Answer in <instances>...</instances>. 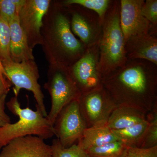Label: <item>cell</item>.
I'll return each instance as SVG.
<instances>
[{
  "instance_id": "cell-1",
  "label": "cell",
  "mask_w": 157,
  "mask_h": 157,
  "mask_svg": "<svg viewBox=\"0 0 157 157\" xmlns=\"http://www.w3.org/2000/svg\"><path fill=\"white\" fill-rule=\"evenodd\" d=\"M102 83L118 107H130L147 115L157 106V65L151 62L128 60Z\"/></svg>"
},
{
  "instance_id": "cell-2",
  "label": "cell",
  "mask_w": 157,
  "mask_h": 157,
  "mask_svg": "<svg viewBox=\"0 0 157 157\" xmlns=\"http://www.w3.org/2000/svg\"><path fill=\"white\" fill-rule=\"evenodd\" d=\"M41 34L49 64L70 67L86 48L71 30L69 10L61 2L52 1L43 18Z\"/></svg>"
},
{
  "instance_id": "cell-3",
  "label": "cell",
  "mask_w": 157,
  "mask_h": 157,
  "mask_svg": "<svg viewBox=\"0 0 157 157\" xmlns=\"http://www.w3.org/2000/svg\"><path fill=\"white\" fill-rule=\"evenodd\" d=\"M120 12V1H112L105 16L98 44V70L102 81L124 67L128 61Z\"/></svg>"
},
{
  "instance_id": "cell-4",
  "label": "cell",
  "mask_w": 157,
  "mask_h": 157,
  "mask_svg": "<svg viewBox=\"0 0 157 157\" xmlns=\"http://www.w3.org/2000/svg\"><path fill=\"white\" fill-rule=\"evenodd\" d=\"M6 105L19 119L14 123L0 127V150L11 140L19 137L35 135L45 140L54 136L53 125L36 106V111L29 107L21 108L18 97L16 96L11 98Z\"/></svg>"
},
{
  "instance_id": "cell-5",
  "label": "cell",
  "mask_w": 157,
  "mask_h": 157,
  "mask_svg": "<svg viewBox=\"0 0 157 157\" xmlns=\"http://www.w3.org/2000/svg\"><path fill=\"white\" fill-rule=\"evenodd\" d=\"M69 68L49 64L48 80L44 87L51 98V108L47 117L53 126L61 110L72 101L78 100L81 96Z\"/></svg>"
},
{
  "instance_id": "cell-6",
  "label": "cell",
  "mask_w": 157,
  "mask_h": 157,
  "mask_svg": "<svg viewBox=\"0 0 157 157\" xmlns=\"http://www.w3.org/2000/svg\"><path fill=\"white\" fill-rule=\"evenodd\" d=\"M8 81L14 85V96L18 97L21 89L28 90L33 94L39 107L45 117L48 115L45 104L44 95L38 82L40 75L38 66L34 60H28L21 63L12 61H2Z\"/></svg>"
},
{
  "instance_id": "cell-7",
  "label": "cell",
  "mask_w": 157,
  "mask_h": 157,
  "mask_svg": "<svg viewBox=\"0 0 157 157\" xmlns=\"http://www.w3.org/2000/svg\"><path fill=\"white\" fill-rule=\"evenodd\" d=\"M98 44L86 48L78 60L69 67L71 77L81 95L103 88L102 80L98 73Z\"/></svg>"
},
{
  "instance_id": "cell-8",
  "label": "cell",
  "mask_w": 157,
  "mask_h": 157,
  "mask_svg": "<svg viewBox=\"0 0 157 157\" xmlns=\"http://www.w3.org/2000/svg\"><path fill=\"white\" fill-rule=\"evenodd\" d=\"M78 100L66 105L59 113L53 124L55 135L65 148L77 144L87 128Z\"/></svg>"
},
{
  "instance_id": "cell-9",
  "label": "cell",
  "mask_w": 157,
  "mask_h": 157,
  "mask_svg": "<svg viewBox=\"0 0 157 157\" xmlns=\"http://www.w3.org/2000/svg\"><path fill=\"white\" fill-rule=\"evenodd\" d=\"M67 7L70 14V26L73 34L79 38L86 48L99 44L103 25L98 14L78 5Z\"/></svg>"
},
{
  "instance_id": "cell-10",
  "label": "cell",
  "mask_w": 157,
  "mask_h": 157,
  "mask_svg": "<svg viewBox=\"0 0 157 157\" xmlns=\"http://www.w3.org/2000/svg\"><path fill=\"white\" fill-rule=\"evenodd\" d=\"M78 101L87 128L107 124L110 114L117 107L104 87L81 95Z\"/></svg>"
},
{
  "instance_id": "cell-11",
  "label": "cell",
  "mask_w": 157,
  "mask_h": 157,
  "mask_svg": "<svg viewBox=\"0 0 157 157\" xmlns=\"http://www.w3.org/2000/svg\"><path fill=\"white\" fill-rule=\"evenodd\" d=\"M51 2L50 0H25L18 12L20 24L26 36L29 45L33 49L37 45H42L41 30L43 18Z\"/></svg>"
},
{
  "instance_id": "cell-12",
  "label": "cell",
  "mask_w": 157,
  "mask_h": 157,
  "mask_svg": "<svg viewBox=\"0 0 157 157\" xmlns=\"http://www.w3.org/2000/svg\"><path fill=\"white\" fill-rule=\"evenodd\" d=\"M144 0H121L120 20L125 41L130 37L157 32L141 13Z\"/></svg>"
},
{
  "instance_id": "cell-13",
  "label": "cell",
  "mask_w": 157,
  "mask_h": 157,
  "mask_svg": "<svg viewBox=\"0 0 157 157\" xmlns=\"http://www.w3.org/2000/svg\"><path fill=\"white\" fill-rule=\"evenodd\" d=\"M0 157H52V148L41 137L28 135L11 140L2 149Z\"/></svg>"
},
{
  "instance_id": "cell-14",
  "label": "cell",
  "mask_w": 157,
  "mask_h": 157,
  "mask_svg": "<svg viewBox=\"0 0 157 157\" xmlns=\"http://www.w3.org/2000/svg\"><path fill=\"white\" fill-rule=\"evenodd\" d=\"M125 48L128 60H145L157 65V32L130 37Z\"/></svg>"
},
{
  "instance_id": "cell-15",
  "label": "cell",
  "mask_w": 157,
  "mask_h": 157,
  "mask_svg": "<svg viewBox=\"0 0 157 157\" xmlns=\"http://www.w3.org/2000/svg\"><path fill=\"white\" fill-rule=\"evenodd\" d=\"M10 30V52L11 61L21 63L34 60L33 49L29 45L24 32L20 24L18 16L9 22Z\"/></svg>"
},
{
  "instance_id": "cell-16",
  "label": "cell",
  "mask_w": 157,
  "mask_h": 157,
  "mask_svg": "<svg viewBox=\"0 0 157 157\" xmlns=\"http://www.w3.org/2000/svg\"><path fill=\"white\" fill-rule=\"evenodd\" d=\"M118 140L107 124L87 128L77 142L79 147L84 151Z\"/></svg>"
},
{
  "instance_id": "cell-17",
  "label": "cell",
  "mask_w": 157,
  "mask_h": 157,
  "mask_svg": "<svg viewBox=\"0 0 157 157\" xmlns=\"http://www.w3.org/2000/svg\"><path fill=\"white\" fill-rule=\"evenodd\" d=\"M147 115L133 108L117 106L110 114L107 125L111 130L124 129L144 120Z\"/></svg>"
},
{
  "instance_id": "cell-18",
  "label": "cell",
  "mask_w": 157,
  "mask_h": 157,
  "mask_svg": "<svg viewBox=\"0 0 157 157\" xmlns=\"http://www.w3.org/2000/svg\"><path fill=\"white\" fill-rule=\"evenodd\" d=\"M149 119L147 118L140 122L121 130H112L117 140L128 147H140L147 127Z\"/></svg>"
},
{
  "instance_id": "cell-19",
  "label": "cell",
  "mask_w": 157,
  "mask_h": 157,
  "mask_svg": "<svg viewBox=\"0 0 157 157\" xmlns=\"http://www.w3.org/2000/svg\"><path fill=\"white\" fill-rule=\"evenodd\" d=\"M128 147L119 140L84 151L88 157H121Z\"/></svg>"
},
{
  "instance_id": "cell-20",
  "label": "cell",
  "mask_w": 157,
  "mask_h": 157,
  "mask_svg": "<svg viewBox=\"0 0 157 157\" xmlns=\"http://www.w3.org/2000/svg\"><path fill=\"white\" fill-rule=\"evenodd\" d=\"M112 1L111 0H66L61 2L64 6L78 5L94 11L98 14L100 22L103 25Z\"/></svg>"
},
{
  "instance_id": "cell-21",
  "label": "cell",
  "mask_w": 157,
  "mask_h": 157,
  "mask_svg": "<svg viewBox=\"0 0 157 157\" xmlns=\"http://www.w3.org/2000/svg\"><path fill=\"white\" fill-rule=\"evenodd\" d=\"M157 106L151 112L147 114L149 121L145 136L140 147L148 148L157 146Z\"/></svg>"
},
{
  "instance_id": "cell-22",
  "label": "cell",
  "mask_w": 157,
  "mask_h": 157,
  "mask_svg": "<svg viewBox=\"0 0 157 157\" xmlns=\"http://www.w3.org/2000/svg\"><path fill=\"white\" fill-rule=\"evenodd\" d=\"M10 43V30L9 22L0 15V57L2 61L11 60Z\"/></svg>"
},
{
  "instance_id": "cell-23",
  "label": "cell",
  "mask_w": 157,
  "mask_h": 157,
  "mask_svg": "<svg viewBox=\"0 0 157 157\" xmlns=\"http://www.w3.org/2000/svg\"><path fill=\"white\" fill-rule=\"evenodd\" d=\"M51 146L52 157H88L86 152L77 144L65 148L56 138L52 140Z\"/></svg>"
},
{
  "instance_id": "cell-24",
  "label": "cell",
  "mask_w": 157,
  "mask_h": 157,
  "mask_svg": "<svg viewBox=\"0 0 157 157\" xmlns=\"http://www.w3.org/2000/svg\"><path fill=\"white\" fill-rule=\"evenodd\" d=\"M18 13L13 0H0V15L6 21L10 22Z\"/></svg>"
},
{
  "instance_id": "cell-25",
  "label": "cell",
  "mask_w": 157,
  "mask_h": 157,
  "mask_svg": "<svg viewBox=\"0 0 157 157\" xmlns=\"http://www.w3.org/2000/svg\"><path fill=\"white\" fill-rule=\"evenodd\" d=\"M141 13L144 17L151 24L157 25V0H146L144 1L141 8Z\"/></svg>"
},
{
  "instance_id": "cell-26",
  "label": "cell",
  "mask_w": 157,
  "mask_h": 157,
  "mask_svg": "<svg viewBox=\"0 0 157 157\" xmlns=\"http://www.w3.org/2000/svg\"><path fill=\"white\" fill-rule=\"evenodd\" d=\"M121 157H157V146L148 148L129 147Z\"/></svg>"
},
{
  "instance_id": "cell-27",
  "label": "cell",
  "mask_w": 157,
  "mask_h": 157,
  "mask_svg": "<svg viewBox=\"0 0 157 157\" xmlns=\"http://www.w3.org/2000/svg\"><path fill=\"white\" fill-rule=\"evenodd\" d=\"M6 97L5 95L0 99V127L11 123L10 117L6 112Z\"/></svg>"
},
{
  "instance_id": "cell-28",
  "label": "cell",
  "mask_w": 157,
  "mask_h": 157,
  "mask_svg": "<svg viewBox=\"0 0 157 157\" xmlns=\"http://www.w3.org/2000/svg\"><path fill=\"white\" fill-rule=\"evenodd\" d=\"M0 78L5 84L11 86V83L6 78V72L3 67L1 57H0Z\"/></svg>"
},
{
  "instance_id": "cell-29",
  "label": "cell",
  "mask_w": 157,
  "mask_h": 157,
  "mask_svg": "<svg viewBox=\"0 0 157 157\" xmlns=\"http://www.w3.org/2000/svg\"><path fill=\"white\" fill-rule=\"evenodd\" d=\"M11 86L5 84L0 78V99L5 95H7Z\"/></svg>"
}]
</instances>
